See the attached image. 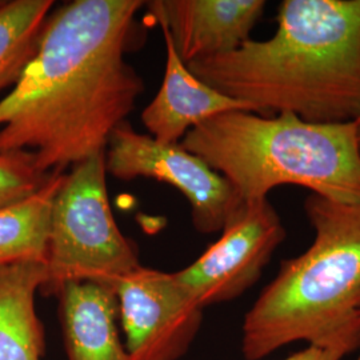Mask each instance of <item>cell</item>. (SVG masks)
Returning a JSON list of instances; mask_svg holds the SVG:
<instances>
[{"instance_id":"6da1fadb","label":"cell","mask_w":360,"mask_h":360,"mask_svg":"<svg viewBox=\"0 0 360 360\" xmlns=\"http://www.w3.org/2000/svg\"><path fill=\"white\" fill-rule=\"evenodd\" d=\"M141 0H74L50 13L34 58L0 101V154L27 151L43 174L104 153L144 82L126 60Z\"/></svg>"},{"instance_id":"7a4b0ae2","label":"cell","mask_w":360,"mask_h":360,"mask_svg":"<svg viewBox=\"0 0 360 360\" xmlns=\"http://www.w3.org/2000/svg\"><path fill=\"white\" fill-rule=\"evenodd\" d=\"M276 31L235 51L187 65L210 87L259 115L309 123L360 114V0H283Z\"/></svg>"},{"instance_id":"3957f363","label":"cell","mask_w":360,"mask_h":360,"mask_svg":"<svg viewBox=\"0 0 360 360\" xmlns=\"http://www.w3.org/2000/svg\"><path fill=\"white\" fill-rule=\"evenodd\" d=\"M304 212L315 236L309 248L281 263L245 314L242 354L267 358L295 342L360 348V202L309 193Z\"/></svg>"},{"instance_id":"277c9868","label":"cell","mask_w":360,"mask_h":360,"mask_svg":"<svg viewBox=\"0 0 360 360\" xmlns=\"http://www.w3.org/2000/svg\"><path fill=\"white\" fill-rule=\"evenodd\" d=\"M180 144L231 183L243 202L297 186L342 203L360 202L354 122L309 123L282 112L229 111L188 131Z\"/></svg>"},{"instance_id":"5b68a950","label":"cell","mask_w":360,"mask_h":360,"mask_svg":"<svg viewBox=\"0 0 360 360\" xmlns=\"http://www.w3.org/2000/svg\"><path fill=\"white\" fill-rule=\"evenodd\" d=\"M141 266L136 245L122 233L110 206L105 151L77 163L52 203L41 294L56 296L70 282L115 290L122 278Z\"/></svg>"},{"instance_id":"8992f818","label":"cell","mask_w":360,"mask_h":360,"mask_svg":"<svg viewBox=\"0 0 360 360\" xmlns=\"http://www.w3.org/2000/svg\"><path fill=\"white\" fill-rule=\"evenodd\" d=\"M105 169L117 179L147 178L179 190L191 206L193 227L200 233L221 231L243 202L229 180L180 143L158 142L127 122L116 127L108 141Z\"/></svg>"},{"instance_id":"52a82bcc","label":"cell","mask_w":360,"mask_h":360,"mask_svg":"<svg viewBox=\"0 0 360 360\" xmlns=\"http://www.w3.org/2000/svg\"><path fill=\"white\" fill-rule=\"evenodd\" d=\"M220 232L218 240L193 264L174 272L203 309L233 300L250 290L287 235L269 199L242 202Z\"/></svg>"},{"instance_id":"ba28073f","label":"cell","mask_w":360,"mask_h":360,"mask_svg":"<svg viewBox=\"0 0 360 360\" xmlns=\"http://www.w3.org/2000/svg\"><path fill=\"white\" fill-rule=\"evenodd\" d=\"M119 323L131 360H179L200 330L203 309L174 272L141 266L115 287Z\"/></svg>"},{"instance_id":"9c48e42d","label":"cell","mask_w":360,"mask_h":360,"mask_svg":"<svg viewBox=\"0 0 360 360\" xmlns=\"http://www.w3.org/2000/svg\"><path fill=\"white\" fill-rule=\"evenodd\" d=\"M266 4L263 0L146 1L155 22L167 27L184 65L239 49L251 39Z\"/></svg>"},{"instance_id":"30bf717a","label":"cell","mask_w":360,"mask_h":360,"mask_svg":"<svg viewBox=\"0 0 360 360\" xmlns=\"http://www.w3.org/2000/svg\"><path fill=\"white\" fill-rule=\"evenodd\" d=\"M166 43V71L162 87L142 112V123L158 142L180 143L188 131L229 111H257L210 87L195 77L175 50L167 27L158 23Z\"/></svg>"},{"instance_id":"8fae6325","label":"cell","mask_w":360,"mask_h":360,"mask_svg":"<svg viewBox=\"0 0 360 360\" xmlns=\"http://www.w3.org/2000/svg\"><path fill=\"white\" fill-rule=\"evenodd\" d=\"M67 360H131L119 334L114 288L70 282L56 294Z\"/></svg>"},{"instance_id":"7c38bea8","label":"cell","mask_w":360,"mask_h":360,"mask_svg":"<svg viewBox=\"0 0 360 360\" xmlns=\"http://www.w3.org/2000/svg\"><path fill=\"white\" fill-rule=\"evenodd\" d=\"M46 281L41 263L0 267V360H41L44 328L35 299Z\"/></svg>"},{"instance_id":"4fadbf2b","label":"cell","mask_w":360,"mask_h":360,"mask_svg":"<svg viewBox=\"0 0 360 360\" xmlns=\"http://www.w3.org/2000/svg\"><path fill=\"white\" fill-rule=\"evenodd\" d=\"M65 174H53L38 193L0 208V267L16 263H46L55 195Z\"/></svg>"},{"instance_id":"5bb4252c","label":"cell","mask_w":360,"mask_h":360,"mask_svg":"<svg viewBox=\"0 0 360 360\" xmlns=\"http://www.w3.org/2000/svg\"><path fill=\"white\" fill-rule=\"evenodd\" d=\"M52 0H0V91L13 86L38 50Z\"/></svg>"},{"instance_id":"9a60e30c","label":"cell","mask_w":360,"mask_h":360,"mask_svg":"<svg viewBox=\"0 0 360 360\" xmlns=\"http://www.w3.org/2000/svg\"><path fill=\"white\" fill-rule=\"evenodd\" d=\"M53 174H43L27 151L0 154V208L22 202L44 187Z\"/></svg>"},{"instance_id":"2e32d148","label":"cell","mask_w":360,"mask_h":360,"mask_svg":"<svg viewBox=\"0 0 360 360\" xmlns=\"http://www.w3.org/2000/svg\"><path fill=\"white\" fill-rule=\"evenodd\" d=\"M347 355V351L343 348L331 345L309 343L304 349L297 351L283 360H342Z\"/></svg>"},{"instance_id":"e0dca14e","label":"cell","mask_w":360,"mask_h":360,"mask_svg":"<svg viewBox=\"0 0 360 360\" xmlns=\"http://www.w3.org/2000/svg\"><path fill=\"white\" fill-rule=\"evenodd\" d=\"M354 123H355V129H356V142H358V148H359L360 153V114L355 120H354Z\"/></svg>"},{"instance_id":"ac0fdd59","label":"cell","mask_w":360,"mask_h":360,"mask_svg":"<svg viewBox=\"0 0 360 360\" xmlns=\"http://www.w3.org/2000/svg\"><path fill=\"white\" fill-rule=\"evenodd\" d=\"M360 349V348H359ZM356 360H360V354H359V356H358V358H356Z\"/></svg>"}]
</instances>
